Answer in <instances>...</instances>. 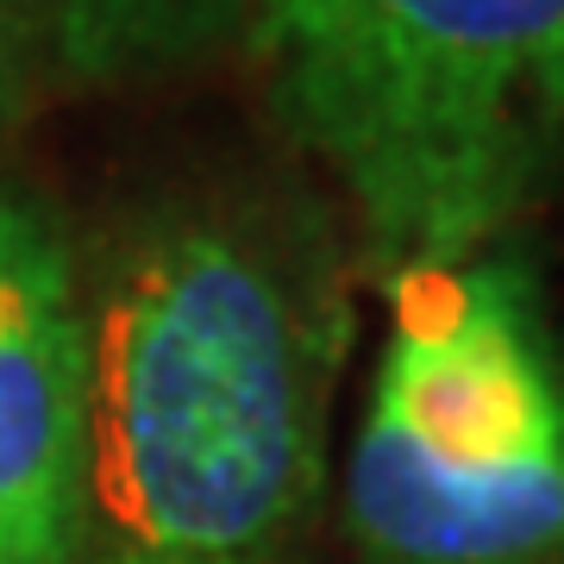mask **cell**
Masks as SVG:
<instances>
[{"label": "cell", "mask_w": 564, "mask_h": 564, "mask_svg": "<svg viewBox=\"0 0 564 564\" xmlns=\"http://www.w3.org/2000/svg\"><path fill=\"white\" fill-rule=\"evenodd\" d=\"M88 307V564H282L321 496L351 307L321 226L158 207Z\"/></svg>", "instance_id": "6da1fadb"}, {"label": "cell", "mask_w": 564, "mask_h": 564, "mask_svg": "<svg viewBox=\"0 0 564 564\" xmlns=\"http://www.w3.org/2000/svg\"><path fill=\"white\" fill-rule=\"evenodd\" d=\"M282 120L402 263L496 239L564 144V0H258Z\"/></svg>", "instance_id": "7a4b0ae2"}, {"label": "cell", "mask_w": 564, "mask_h": 564, "mask_svg": "<svg viewBox=\"0 0 564 564\" xmlns=\"http://www.w3.org/2000/svg\"><path fill=\"white\" fill-rule=\"evenodd\" d=\"M345 527L364 564H564V377L514 263L389 270Z\"/></svg>", "instance_id": "3957f363"}, {"label": "cell", "mask_w": 564, "mask_h": 564, "mask_svg": "<svg viewBox=\"0 0 564 564\" xmlns=\"http://www.w3.org/2000/svg\"><path fill=\"white\" fill-rule=\"evenodd\" d=\"M0 564H88V307L69 245L0 188Z\"/></svg>", "instance_id": "277c9868"}, {"label": "cell", "mask_w": 564, "mask_h": 564, "mask_svg": "<svg viewBox=\"0 0 564 564\" xmlns=\"http://www.w3.org/2000/svg\"><path fill=\"white\" fill-rule=\"evenodd\" d=\"M51 76L120 88L214 57L258 0H20Z\"/></svg>", "instance_id": "5b68a950"}, {"label": "cell", "mask_w": 564, "mask_h": 564, "mask_svg": "<svg viewBox=\"0 0 564 564\" xmlns=\"http://www.w3.org/2000/svg\"><path fill=\"white\" fill-rule=\"evenodd\" d=\"M44 69L51 63H44V44L32 32V20H25V7L20 0H0V139L25 113V101H32V88H39Z\"/></svg>", "instance_id": "8992f818"}]
</instances>
